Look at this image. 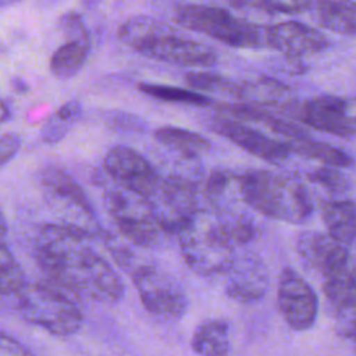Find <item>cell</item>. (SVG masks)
<instances>
[{"label":"cell","instance_id":"cell-1","mask_svg":"<svg viewBox=\"0 0 356 356\" xmlns=\"http://www.w3.org/2000/svg\"><path fill=\"white\" fill-rule=\"evenodd\" d=\"M88 236L65 224H42L32 245V257L47 277L78 300L117 302L124 284L114 268L86 242Z\"/></svg>","mask_w":356,"mask_h":356},{"label":"cell","instance_id":"cell-2","mask_svg":"<svg viewBox=\"0 0 356 356\" xmlns=\"http://www.w3.org/2000/svg\"><path fill=\"white\" fill-rule=\"evenodd\" d=\"M235 177L241 199L268 218L300 224L312 214L310 195L292 174L249 170Z\"/></svg>","mask_w":356,"mask_h":356},{"label":"cell","instance_id":"cell-3","mask_svg":"<svg viewBox=\"0 0 356 356\" xmlns=\"http://www.w3.org/2000/svg\"><path fill=\"white\" fill-rule=\"evenodd\" d=\"M118 39L145 57L184 67H211L217 54L203 43L172 33L149 17H134L118 29Z\"/></svg>","mask_w":356,"mask_h":356},{"label":"cell","instance_id":"cell-4","mask_svg":"<svg viewBox=\"0 0 356 356\" xmlns=\"http://www.w3.org/2000/svg\"><path fill=\"white\" fill-rule=\"evenodd\" d=\"M14 296V309L22 320L42 327L51 335L67 337L75 334L83 314L78 299L46 280V282L26 284Z\"/></svg>","mask_w":356,"mask_h":356},{"label":"cell","instance_id":"cell-5","mask_svg":"<svg viewBox=\"0 0 356 356\" xmlns=\"http://www.w3.org/2000/svg\"><path fill=\"white\" fill-rule=\"evenodd\" d=\"M177 236L184 261L199 275L227 274L235 261V245L221 231L213 210H199Z\"/></svg>","mask_w":356,"mask_h":356},{"label":"cell","instance_id":"cell-6","mask_svg":"<svg viewBox=\"0 0 356 356\" xmlns=\"http://www.w3.org/2000/svg\"><path fill=\"white\" fill-rule=\"evenodd\" d=\"M175 21L184 28L204 33L231 47H267V26L238 18L221 6L182 4L175 10Z\"/></svg>","mask_w":356,"mask_h":356},{"label":"cell","instance_id":"cell-7","mask_svg":"<svg viewBox=\"0 0 356 356\" xmlns=\"http://www.w3.org/2000/svg\"><path fill=\"white\" fill-rule=\"evenodd\" d=\"M200 199L202 182L199 179L172 172L161 178L157 191L147 200L161 231L177 235L202 210Z\"/></svg>","mask_w":356,"mask_h":356},{"label":"cell","instance_id":"cell-8","mask_svg":"<svg viewBox=\"0 0 356 356\" xmlns=\"http://www.w3.org/2000/svg\"><path fill=\"white\" fill-rule=\"evenodd\" d=\"M103 199L118 232L125 239L142 248H154L159 243L163 231L145 196L117 185L106 189Z\"/></svg>","mask_w":356,"mask_h":356},{"label":"cell","instance_id":"cell-9","mask_svg":"<svg viewBox=\"0 0 356 356\" xmlns=\"http://www.w3.org/2000/svg\"><path fill=\"white\" fill-rule=\"evenodd\" d=\"M40 186L49 199L56 202L67 213L63 224L74 228L88 238H99L103 232L100 228L95 209L81 185L63 168L49 165L43 167L38 174Z\"/></svg>","mask_w":356,"mask_h":356},{"label":"cell","instance_id":"cell-10","mask_svg":"<svg viewBox=\"0 0 356 356\" xmlns=\"http://www.w3.org/2000/svg\"><path fill=\"white\" fill-rule=\"evenodd\" d=\"M143 307L163 320H178L185 316L189 299L184 288L154 266H138L131 273Z\"/></svg>","mask_w":356,"mask_h":356},{"label":"cell","instance_id":"cell-11","mask_svg":"<svg viewBox=\"0 0 356 356\" xmlns=\"http://www.w3.org/2000/svg\"><path fill=\"white\" fill-rule=\"evenodd\" d=\"M104 172L120 186L149 199L157 191L163 175L139 152L132 147L113 146L103 160Z\"/></svg>","mask_w":356,"mask_h":356},{"label":"cell","instance_id":"cell-12","mask_svg":"<svg viewBox=\"0 0 356 356\" xmlns=\"http://www.w3.org/2000/svg\"><path fill=\"white\" fill-rule=\"evenodd\" d=\"M298 118L317 131L350 138L356 135V97H312L300 104Z\"/></svg>","mask_w":356,"mask_h":356},{"label":"cell","instance_id":"cell-13","mask_svg":"<svg viewBox=\"0 0 356 356\" xmlns=\"http://www.w3.org/2000/svg\"><path fill=\"white\" fill-rule=\"evenodd\" d=\"M277 305L285 323L296 331L309 330L317 317V295L312 286L292 268L281 271Z\"/></svg>","mask_w":356,"mask_h":356},{"label":"cell","instance_id":"cell-14","mask_svg":"<svg viewBox=\"0 0 356 356\" xmlns=\"http://www.w3.org/2000/svg\"><path fill=\"white\" fill-rule=\"evenodd\" d=\"M210 128L245 152L273 164L286 160L292 153L289 140H277L256 128L224 114L222 117H213L210 120Z\"/></svg>","mask_w":356,"mask_h":356},{"label":"cell","instance_id":"cell-15","mask_svg":"<svg viewBox=\"0 0 356 356\" xmlns=\"http://www.w3.org/2000/svg\"><path fill=\"white\" fill-rule=\"evenodd\" d=\"M296 249L302 261L324 278L342 271L355 260L345 243L318 231H303L298 236Z\"/></svg>","mask_w":356,"mask_h":356},{"label":"cell","instance_id":"cell-16","mask_svg":"<svg viewBox=\"0 0 356 356\" xmlns=\"http://www.w3.org/2000/svg\"><path fill=\"white\" fill-rule=\"evenodd\" d=\"M324 293L335 317L337 331L356 337V260L342 271L324 278Z\"/></svg>","mask_w":356,"mask_h":356},{"label":"cell","instance_id":"cell-17","mask_svg":"<svg viewBox=\"0 0 356 356\" xmlns=\"http://www.w3.org/2000/svg\"><path fill=\"white\" fill-rule=\"evenodd\" d=\"M266 35L267 47L293 58L318 53L328 46L327 38L320 31L299 21H284L268 25Z\"/></svg>","mask_w":356,"mask_h":356},{"label":"cell","instance_id":"cell-18","mask_svg":"<svg viewBox=\"0 0 356 356\" xmlns=\"http://www.w3.org/2000/svg\"><path fill=\"white\" fill-rule=\"evenodd\" d=\"M227 275L225 293L229 299L239 303H253L264 298L268 288V275L259 257L235 259Z\"/></svg>","mask_w":356,"mask_h":356},{"label":"cell","instance_id":"cell-19","mask_svg":"<svg viewBox=\"0 0 356 356\" xmlns=\"http://www.w3.org/2000/svg\"><path fill=\"white\" fill-rule=\"evenodd\" d=\"M236 99L260 107H270L298 117L300 104L296 96L285 83L273 78H260L238 83Z\"/></svg>","mask_w":356,"mask_h":356},{"label":"cell","instance_id":"cell-20","mask_svg":"<svg viewBox=\"0 0 356 356\" xmlns=\"http://www.w3.org/2000/svg\"><path fill=\"white\" fill-rule=\"evenodd\" d=\"M214 108L224 115H228L231 118L239 120V121H249V122H257L266 125L270 131L284 135L289 139H298L302 136H306V132L296 124L284 120L281 117L274 115L273 113L267 111L264 107L254 106L250 103H216L211 104Z\"/></svg>","mask_w":356,"mask_h":356},{"label":"cell","instance_id":"cell-21","mask_svg":"<svg viewBox=\"0 0 356 356\" xmlns=\"http://www.w3.org/2000/svg\"><path fill=\"white\" fill-rule=\"evenodd\" d=\"M229 325L222 318L200 323L191 338V348L197 355L222 356L229 353Z\"/></svg>","mask_w":356,"mask_h":356},{"label":"cell","instance_id":"cell-22","mask_svg":"<svg viewBox=\"0 0 356 356\" xmlns=\"http://www.w3.org/2000/svg\"><path fill=\"white\" fill-rule=\"evenodd\" d=\"M323 221L331 236L349 245L356 242V202L334 200L323 207Z\"/></svg>","mask_w":356,"mask_h":356},{"label":"cell","instance_id":"cell-23","mask_svg":"<svg viewBox=\"0 0 356 356\" xmlns=\"http://www.w3.org/2000/svg\"><path fill=\"white\" fill-rule=\"evenodd\" d=\"M213 213L221 231L235 246L246 245L259 235L256 221L246 211L235 210L227 204L213 210Z\"/></svg>","mask_w":356,"mask_h":356},{"label":"cell","instance_id":"cell-24","mask_svg":"<svg viewBox=\"0 0 356 356\" xmlns=\"http://www.w3.org/2000/svg\"><path fill=\"white\" fill-rule=\"evenodd\" d=\"M154 136L165 147L179 153L186 159L199 157L211 146L206 136L178 127H161L154 132Z\"/></svg>","mask_w":356,"mask_h":356},{"label":"cell","instance_id":"cell-25","mask_svg":"<svg viewBox=\"0 0 356 356\" xmlns=\"http://www.w3.org/2000/svg\"><path fill=\"white\" fill-rule=\"evenodd\" d=\"M89 40L70 39L61 44L50 58V71L60 79L72 78L86 63Z\"/></svg>","mask_w":356,"mask_h":356},{"label":"cell","instance_id":"cell-26","mask_svg":"<svg viewBox=\"0 0 356 356\" xmlns=\"http://www.w3.org/2000/svg\"><path fill=\"white\" fill-rule=\"evenodd\" d=\"M318 22L337 33L356 35V8L342 0H317Z\"/></svg>","mask_w":356,"mask_h":356},{"label":"cell","instance_id":"cell-27","mask_svg":"<svg viewBox=\"0 0 356 356\" xmlns=\"http://www.w3.org/2000/svg\"><path fill=\"white\" fill-rule=\"evenodd\" d=\"M289 145H291L292 153H296L306 159L317 160L324 165H332V167L341 168V167H349L352 164V159L349 157V154H346L341 149L331 146L325 142L313 140L307 135L298 139H289Z\"/></svg>","mask_w":356,"mask_h":356},{"label":"cell","instance_id":"cell-28","mask_svg":"<svg viewBox=\"0 0 356 356\" xmlns=\"http://www.w3.org/2000/svg\"><path fill=\"white\" fill-rule=\"evenodd\" d=\"M138 89L160 102L167 103H179V104H192V106H211V99L195 89H184L170 85H161V83H138Z\"/></svg>","mask_w":356,"mask_h":356},{"label":"cell","instance_id":"cell-29","mask_svg":"<svg viewBox=\"0 0 356 356\" xmlns=\"http://www.w3.org/2000/svg\"><path fill=\"white\" fill-rule=\"evenodd\" d=\"M26 285L24 271L13 253L8 250L6 241H1L0 253V289L1 295L13 296Z\"/></svg>","mask_w":356,"mask_h":356},{"label":"cell","instance_id":"cell-30","mask_svg":"<svg viewBox=\"0 0 356 356\" xmlns=\"http://www.w3.org/2000/svg\"><path fill=\"white\" fill-rule=\"evenodd\" d=\"M235 184V175L216 170L213 171L206 181L202 184V199L207 203L210 210H217L222 206H225L227 195Z\"/></svg>","mask_w":356,"mask_h":356},{"label":"cell","instance_id":"cell-31","mask_svg":"<svg viewBox=\"0 0 356 356\" xmlns=\"http://www.w3.org/2000/svg\"><path fill=\"white\" fill-rule=\"evenodd\" d=\"M185 82L189 88L199 90L202 93L211 92V93L235 97L238 90V83L214 72H202V71L188 72L185 74Z\"/></svg>","mask_w":356,"mask_h":356},{"label":"cell","instance_id":"cell-32","mask_svg":"<svg viewBox=\"0 0 356 356\" xmlns=\"http://www.w3.org/2000/svg\"><path fill=\"white\" fill-rule=\"evenodd\" d=\"M234 6H252L268 13L299 14L310 7V0H228Z\"/></svg>","mask_w":356,"mask_h":356},{"label":"cell","instance_id":"cell-33","mask_svg":"<svg viewBox=\"0 0 356 356\" xmlns=\"http://www.w3.org/2000/svg\"><path fill=\"white\" fill-rule=\"evenodd\" d=\"M309 181L330 192H343L348 186L345 175L338 167L324 165L309 174Z\"/></svg>","mask_w":356,"mask_h":356},{"label":"cell","instance_id":"cell-34","mask_svg":"<svg viewBox=\"0 0 356 356\" xmlns=\"http://www.w3.org/2000/svg\"><path fill=\"white\" fill-rule=\"evenodd\" d=\"M60 26L64 31V33L68 36V39H81V40H89L88 31L81 19L79 15L75 13L64 14L60 19Z\"/></svg>","mask_w":356,"mask_h":356},{"label":"cell","instance_id":"cell-35","mask_svg":"<svg viewBox=\"0 0 356 356\" xmlns=\"http://www.w3.org/2000/svg\"><path fill=\"white\" fill-rule=\"evenodd\" d=\"M71 122L60 118L56 113L47 120L42 129V139L47 143H56L58 142L68 131V125Z\"/></svg>","mask_w":356,"mask_h":356},{"label":"cell","instance_id":"cell-36","mask_svg":"<svg viewBox=\"0 0 356 356\" xmlns=\"http://www.w3.org/2000/svg\"><path fill=\"white\" fill-rule=\"evenodd\" d=\"M21 149V138L14 132H6L1 135V152L0 160L1 167H6L19 152Z\"/></svg>","mask_w":356,"mask_h":356},{"label":"cell","instance_id":"cell-37","mask_svg":"<svg viewBox=\"0 0 356 356\" xmlns=\"http://www.w3.org/2000/svg\"><path fill=\"white\" fill-rule=\"evenodd\" d=\"M31 352L24 348L18 341L10 337L7 332H1V345H0V356H26Z\"/></svg>","mask_w":356,"mask_h":356},{"label":"cell","instance_id":"cell-38","mask_svg":"<svg viewBox=\"0 0 356 356\" xmlns=\"http://www.w3.org/2000/svg\"><path fill=\"white\" fill-rule=\"evenodd\" d=\"M81 113H82V106H81V103L78 100L67 102L63 106H60L57 108V111H56V114L60 118H63V120H65L68 122H74L81 115Z\"/></svg>","mask_w":356,"mask_h":356},{"label":"cell","instance_id":"cell-39","mask_svg":"<svg viewBox=\"0 0 356 356\" xmlns=\"http://www.w3.org/2000/svg\"><path fill=\"white\" fill-rule=\"evenodd\" d=\"M11 85H13L14 90L18 92V93L26 92V90L29 89V86L26 85V82H25L24 79H21V78H13V79H11Z\"/></svg>","mask_w":356,"mask_h":356},{"label":"cell","instance_id":"cell-40","mask_svg":"<svg viewBox=\"0 0 356 356\" xmlns=\"http://www.w3.org/2000/svg\"><path fill=\"white\" fill-rule=\"evenodd\" d=\"M10 117H11V111H10V107H8L7 99H4V100L1 102V121H3V122H6Z\"/></svg>","mask_w":356,"mask_h":356},{"label":"cell","instance_id":"cell-41","mask_svg":"<svg viewBox=\"0 0 356 356\" xmlns=\"http://www.w3.org/2000/svg\"><path fill=\"white\" fill-rule=\"evenodd\" d=\"M17 1H21V0H0V4H1L3 7H7V6L14 4V3H17Z\"/></svg>","mask_w":356,"mask_h":356},{"label":"cell","instance_id":"cell-42","mask_svg":"<svg viewBox=\"0 0 356 356\" xmlns=\"http://www.w3.org/2000/svg\"><path fill=\"white\" fill-rule=\"evenodd\" d=\"M342 1H345L346 4H349V6H352L353 8H356V0H342Z\"/></svg>","mask_w":356,"mask_h":356},{"label":"cell","instance_id":"cell-43","mask_svg":"<svg viewBox=\"0 0 356 356\" xmlns=\"http://www.w3.org/2000/svg\"><path fill=\"white\" fill-rule=\"evenodd\" d=\"M355 342H356V337H355Z\"/></svg>","mask_w":356,"mask_h":356}]
</instances>
